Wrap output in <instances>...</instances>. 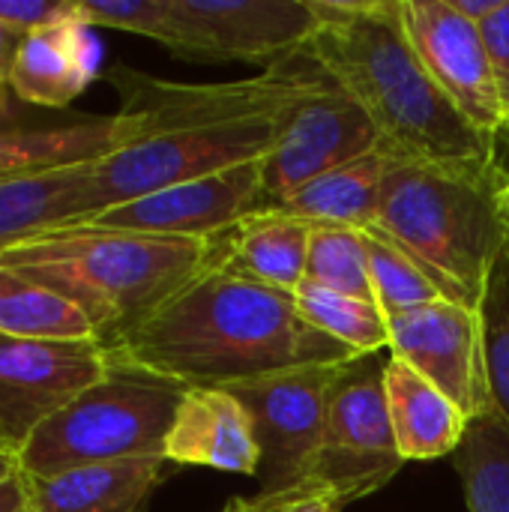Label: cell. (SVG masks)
Masks as SVG:
<instances>
[{"mask_svg":"<svg viewBox=\"0 0 509 512\" xmlns=\"http://www.w3.org/2000/svg\"><path fill=\"white\" fill-rule=\"evenodd\" d=\"M384 363L375 354L354 360L330 399L315 480L327 483L342 507L384 489L405 465L387 411Z\"/></svg>","mask_w":509,"mask_h":512,"instance_id":"8","label":"cell"},{"mask_svg":"<svg viewBox=\"0 0 509 512\" xmlns=\"http://www.w3.org/2000/svg\"><path fill=\"white\" fill-rule=\"evenodd\" d=\"M105 78L120 96L117 111L135 117L141 132L87 168L90 219L168 186L261 162L279 117L330 84L303 54L237 81H168L123 63L111 66Z\"/></svg>","mask_w":509,"mask_h":512,"instance_id":"1","label":"cell"},{"mask_svg":"<svg viewBox=\"0 0 509 512\" xmlns=\"http://www.w3.org/2000/svg\"><path fill=\"white\" fill-rule=\"evenodd\" d=\"M303 282L375 303L366 231L342 225H312Z\"/></svg>","mask_w":509,"mask_h":512,"instance_id":"26","label":"cell"},{"mask_svg":"<svg viewBox=\"0 0 509 512\" xmlns=\"http://www.w3.org/2000/svg\"><path fill=\"white\" fill-rule=\"evenodd\" d=\"M465 21H471V24H483L486 18H492L501 6H504V0H447Z\"/></svg>","mask_w":509,"mask_h":512,"instance_id":"34","label":"cell"},{"mask_svg":"<svg viewBox=\"0 0 509 512\" xmlns=\"http://www.w3.org/2000/svg\"><path fill=\"white\" fill-rule=\"evenodd\" d=\"M96 339L42 342L0 336V450L18 462L33 432L108 372Z\"/></svg>","mask_w":509,"mask_h":512,"instance_id":"10","label":"cell"},{"mask_svg":"<svg viewBox=\"0 0 509 512\" xmlns=\"http://www.w3.org/2000/svg\"><path fill=\"white\" fill-rule=\"evenodd\" d=\"M210 258L213 240L93 225L54 228L0 252V264L78 306L105 348L147 321Z\"/></svg>","mask_w":509,"mask_h":512,"instance_id":"4","label":"cell"},{"mask_svg":"<svg viewBox=\"0 0 509 512\" xmlns=\"http://www.w3.org/2000/svg\"><path fill=\"white\" fill-rule=\"evenodd\" d=\"M99 75V42L81 21L75 0L66 15L27 33L9 69V93L33 108L69 111Z\"/></svg>","mask_w":509,"mask_h":512,"instance_id":"16","label":"cell"},{"mask_svg":"<svg viewBox=\"0 0 509 512\" xmlns=\"http://www.w3.org/2000/svg\"><path fill=\"white\" fill-rule=\"evenodd\" d=\"M72 0H0V24L27 36L60 15H66Z\"/></svg>","mask_w":509,"mask_h":512,"instance_id":"30","label":"cell"},{"mask_svg":"<svg viewBox=\"0 0 509 512\" xmlns=\"http://www.w3.org/2000/svg\"><path fill=\"white\" fill-rule=\"evenodd\" d=\"M312 9L318 27L303 57L366 111L390 159L495 171V138L423 69L399 0H312Z\"/></svg>","mask_w":509,"mask_h":512,"instance_id":"3","label":"cell"},{"mask_svg":"<svg viewBox=\"0 0 509 512\" xmlns=\"http://www.w3.org/2000/svg\"><path fill=\"white\" fill-rule=\"evenodd\" d=\"M12 99H15V96L9 93V87H6V84H0V114L12 105Z\"/></svg>","mask_w":509,"mask_h":512,"instance_id":"39","label":"cell"},{"mask_svg":"<svg viewBox=\"0 0 509 512\" xmlns=\"http://www.w3.org/2000/svg\"><path fill=\"white\" fill-rule=\"evenodd\" d=\"M489 381L492 408L509 423V315L489 321Z\"/></svg>","mask_w":509,"mask_h":512,"instance_id":"31","label":"cell"},{"mask_svg":"<svg viewBox=\"0 0 509 512\" xmlns=\"http://www.w3.org/2000/svg\"><path fill=\"white\" fill-rule=\"evenodd\" d=\"M309 237L312 225L306 219L267 204L219 234L213 243L216 252L240 273L294 294L306 279Z\"/></svg>","mask_w":509,"mask_h":512,"instance_id":"20","label":"cell"},{"mask_svg":"<svg viewBox=\"0 0 509 512\" xmlns=\"http://www.w3.org/2000/svg\"><path fill=\"white\" fill-rule=\"evenodd\" d=\"M87 27H114L162 42L177 51V21L171 0H75Z\"/></svg>","mask_w":509,"mask_h":512,"instance_id":"28","label":"cell"},{"mask_svg":"<svg viewBox=\"0 0 509 512\" xmlns=\"http://www.w3.org/2000/svg\"><path fill=\"white\" fill-rule=\"evenodd\" d=\"M138 132V120L123 111H48L12 99L0 114V183L96 165Z\"/></svg>","mask_w":509,"mask_h":512,"instance_id":"14","label":"cell"},{"mask_svg":"<svg viewBox=\"0 0 509 512\" xmlns=\"http://www.w3.org/2000/svg\"><path fill=\"white\" fill-rule=\"evenodd\" d=\"M456 471L471 512H509V423L489 411L468 423L459 444Z\"/></svg>","mask_w":509,"mask_h":512,"instance_id":"24","label":"cell"},{"mask_svg":"<svg viewBox=\"0 0 509 512\" xmlns=\"http://www.w3.org/2000/svg\"><path fill=\"white\" fill-rule=\"evenodd\" d=\"M498 210H501V219L509 231V174L501 177V186H498Z\"/></svg>","mask_w":509,"mask_h":512,"instance_id":"36","label":"cell"},{"mask_svg":"<svg viewBox=\"0 0 509 512\" xmlns=\"http://www.w3.org/2000/svg\"><path fill=\"white\" fill-rule=\"evenodd\" d=\"M165 459L84 465L54 477H27L33 512H144L162 483Z\"/></svg>","mask_w":509,"mask_h":512,"instance_id":"18","label":"cell"},{"mask_svg":"<svg viewBox=\"0 0 509 512\" xmlns=\"http://www.w3.org/2000/svg\"><path fill=\"white\" fill-rule=\"evenodd\" d=\"M387 168H390V156L378 147L360 156L357 162H348L306 183L303 189L270 207L306 219L309 225H342V228L369 231L378 222Z\"/></svg>","mask_w":509,"mask_h":512,"instance_id":"21","label":"cell"},{"mask_svg":"<svg viewBox=\"0 0 509 512\" xmlns=\"http://www.w3.org/2000/svg\"><path fill=\"white\" fill-rule=\"evenodd\" d=\"M366 243H369L372 291H375V303L384 312V318L435 303V300H447L441 294V288L432 282V276L408 252H402L390 237L369 228Z\"/></svg>","mask_w":509,"mask_h":512,"instance_id":"27","label":"cell"},{"mask_svg":"<svg viewBox=\"0 0 509 512\" xmlns=\"http://www.w3.org/2000/svg\"><path fill=\"white\" fill-rule=\"evenodd\" d=\"M177 54L264 63L294 60L309 45L318 15L312 0H171Z\"/></svg>","mask_w":509,"mask_h":512,"instance_id":"12","label":"cell"},{"mask_svg":"<svg viewBox=\"0 0 509 512\" xmlns=\"http://www.w3.org/2000/svg\"><path fill=\"white\" fill-rule=\"evenodd\" d=\"M108 357L186 390H228L300 366L351 363L360 354L315 330L291 291L240 273L213 243L210 264L111 345Z\"/></svg>","mask_w":509,"mask_h":512,"instance_id":"2","label":"cell"},{"mask_svg":"<svg viewBox=\"0 0 509 512\" xmlns=\"http://www.w3.org/2000/svg\"><path fill=\"white\" fill-rule=\"evenodd\" d=\"M183 393L186 387L174 381L111 360L93 387L33 432L18 453V471L54 477L84 465L165 459V441Z\"/></svg>","mask_w":509,"mask_h":512,"instance_id":"6","label":"cell"},{"mask_svg":"<svg viewBox=\"0 0 509 512\" xmlns=\"http://www.w3.org/2000/svg\"><path fill=\"white\" fill-rule=\"evenodd\" d=\"M495 171L390 159L375 231L408 252L447 300L489 312L495 270L509 249Z\"/></svg>","mask_w":509,"mask_h":512,"instance_id":"5","label":"cell"},{"mask_svg":"<svg viewBox=\"0 0 509 512\" xmlns=\"http://www.w3.org/2000/svg\"><path fill=\"white\" fill-rule=\"evenodd\" d=\"M351 363L300 366L228 387L249 411L255 429L261 492H282L315 477L330 399Z\"/></svg>","mask_w":509,"mask_h":512,"instance_id":"7","label":"cell"},{"mask_svg":"<svg viewBox=\"0 0 509 512\" xmlns=\"http://www.w3.org/2000/svg\"><path fill=\"white\" fill-rule=\"evenodd\" d=\"M342 501L339 495L321 483V480H306L282 492H258L249 498V512H339Z\"/></svg>","mask_w":509,"mask_h":512,"instance_id":"29","label":"cell"},{"mask_svg":"<svg viewBox=\"0 0 509 512\" xmlns=\"http://www.w3.org/2000/svg\"><path fill=\"white\" fill-rule=\"evenodd\" d=\"M480 36H483L486 51H489L501 99L509 111V0H504V6L480 24Z\"/></svg>","mask_w":509,"mask_h":512,"instance_id":"32","label":"cell"},{"mask_svg":"<svg viewBox=\"0 0 509 512\" xmlns=\"http://www.w3.org/2000/svg\"><path fill=\"white\" fill-rule=\"evenodd\" d=\"M165 462L258 477L261 453L243 402L222 387H192L174 414Z\"/></svg>","mask_w":509,"mask_h":512,"instance_id":"17","label":"cell"},{"mask_svg":"<svg viewBox=\"0 0 509 512\" xmlns=\"http://www.w3.org/2000/svg\"><path fill=\"white\" fill-rule=\"evenodd\" d=\"M21 39H24L21 33H15L6 24H0V84H6V78H9V69L15 63V54H18Z\"/></svg>","mask_w":509,"mask_h":512,"instance_id":"35","label":"cell"},{"mask_svg":"<svg viewBox=\"0 0 509 512\" xmlns=\"http://www.w3.org/2000/svg\"><path fill=\"white\" fill-rule=\"evenodd\" d=\"M384 396L405 462H432L459 450L468 417L435 384L393 354L384 363Z\"/></svg>","mask_w":509,"mask_h":512,"instance_id":"19","label":"cell"},{"mask_svg":"<svg viewBox=\"0 0 509 512\" xmlns=\"http://www.w3.org/2000/svg\"><path fill=\"white\" fill-rule=\"evenodd\" d=\"M24 507H30L27 477L21 471H15V474L0 480V512H21Z\"/></svg>","mask_w":509,"mask_h":512,"instance_id":"33","label":"cell"},{"mask_svg":"<svg viewBox=\"0 0 509 512\" xmlns=\"http://www.w3.org/2000/svg\"><path fill=\"white\" fill-rule=\"evenodd\" d=\"M261 207H267L261 162H246L111 207L81 225L216 240L219 234H225L228 228H234L240 219Z\"/></svg>","mask_w":509,"mask_h":512,"instance_id":"15","label":"cell"},{"mask_svg":"<svg viewBox=\"0 0 509 512\" xmlns=\"http://www.w3.org/2000/svg\"><path fill=\"white\" fill-rule=\"evenodd\" d=\"M87 168L0 183V252L36 234L87 222Z\"/></svg>","mask_w":509,"mask_h":512,"instance_id":"22","label":"cell"},{"mask_svg":"<svg viewBox=\"0 0 509 512\" xmlns=\"http://www.w3.org/2000/svg\"><path fill=\"white\" fill-rule=\"evenodd\" d=\"M294 300L300 306V315L315 330L336 339L348 351L369 357V354L390 348V327H387L384 312L375 303L357 300L348 294H336V291L318 288L312 282H303L294 291Z\"/></svg>","mask_w":509,"mask_h":512,"instance_id":"25","label":"cell"},{"mask_svg":"<svg viewBox=\"0 0 509 512\" xmlns=\"http://www.w3.org/2000/svg\"><path fill=\"white\" fill-rule=\"evenodd\" d=\"M378 147L381 138L375 123L330 81L279 117L276 138L261 159L264 198L267 204H276Z\"/></svg>","mask_w":509,"mask_h":512,"instance_id":"11","label":"cell"},{"mask_svg":"<svg viewBox=\"0 0 509 512\" xmlns=\"http://www.w3.org/2000/svg\"><path fill=\"white\" fill-rule=\"evenodd\" d=\"M0 336L42 342L96 339L87 315L66 297L0 264Z\"/></svg>","mask_w":509,"mask_h":512,"instance_id":"23","label":"cell"},{"mask_svg":"<svg viewBox=\"0 0 509 512\" xmlns=\"http://www.w3.org/2000/svg\"><path fill=\"white\" fill-rule=\"evenodd\" d=\"M219 512H249V498H234V501H228Z\"/></svg>","mask_w":509,"mask_h":512,"instance_id":"38","label":"cell"},{"mask_svg":"<svg viewBox=\"0 0 509 512\" xmlns=\"http://www.w3.org/2000/svg\"><path fill=\"white\" fill-rule=\"evenodd\" d=\"M21 512H33V510H30V507H24V510H21Z\"/></svg>","mask_w":509,"mask_h":512,"instance_id":"40","label":"cell"},{"mask_svg":"<svg viewBox=\"0 0 509 512\" xmlns=\"http://www.w3.org/2000/svg\"><path fill=\"white\" fill-rule=\"evenodd\" d=\"M390 354L435 384L468 423L495 411L489 381V312L435 300L387 318Z\"/></svg>","mask_w":509,"mask_h":512,"instance_id":"9","label":"cell"},{"mask_svg":"<svg viewBox=\"0 0 509 512\" xmlns=\"http://www.w3.org/2000/svg\"><path fill=\"white\" fill-rule=\"evenodd\" d=\"M15 471H18V462L0 450V480H3V477H9V474H15Z\"/></svg>","mask_w":509,"mask_h":512,"instance_id":"37","label":"cell"},{"mask_svg":"<svg viewBox=\"0 0 509 512\" xmlns=\"http://www.w3.org/2000/svg\"><path fill=\"white\" fill-rule=\"evenodd\" d=\"M399 12L408 42L432 81L480 132L498 138L509 126V111L480 27L465 21L447 0H399Z\"/></svg>","mask_w":509,"mask_h":512,"instance_id":"13","label":"cell"}]
</instances>
